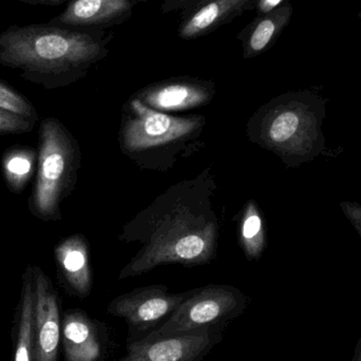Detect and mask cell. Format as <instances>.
I'll list each match as a JSON object with an SVG mask.
<instances>
[{"label": "cell", "mask_w": 361, "mask_h": 361, "mask_svg": "<svg viewBox=\"0 0 361 361\" xmlns=\"http://www.w3.org/2000/svg\"><path fill=\"white\" fill-rule=\"evenodd\" d=\"M114 36L110 30L12 25L0 33V66L47 89L67 86L107 57Z\"/></svg>", "instance_id": "cell-1"}, {"label": "cell", "mask_w": 361, "mask_h": 361, "mask_svg": "<svg viewBox=\"0 0 361 361\" xmlns=\"http://www.w3.org/2000/svg\"><path fill=\"white\" fill-rule=\"evenodd\" d=\"M37 164L30 210L40 220H59L61 200L74 182L78 152L73 137L56 118H44L40 124Z\"/></svg>", "instance_id": "cell-2"}, {"label": "cell", "mask_w": 361, "mask_h": 361, "mask_svg": "<svg viewBox=\"0 0 361 361\" xmlns=\"http://www.w3.org/2000/svg\"><path fill=\"white\" fill-rule=\"evenodd\" d=\"M214 223L177 219L157 235L145 252L123 269L120 279L142 275L166 263L197 265L207 262L214 254Z\"/></svg>", "instance_id": "cell-3"}, {"label": "cell", "mask_w": 361, "mask_h": 361, "mask_svg": "<svg viewBox=\"0 0 361 361\" xmlns=\"http://www.w3.org/2000/svg\"><path fill=\"white\" fill-rule=\"evenodd\" d=\"M248 305V297L233 286H204L190 290L171 317L154 331L162 335L222 332L227 324L243 314Z\"/></svg>", "instance_id": "cell-4"}, {"label": "cell", "mask_w": 361, "mask_h": 361, "mask_svg": "<svg viewBox=\"0 0 361 361\" xmlns=\"http://www.w3.org/2000/svg\"><path fill=\"white\" fill-rule=\"evenodd\" d=\"M189 294L190 292L171 294L165 286H145L116 297L108 305L107 311L109 315L126 322L129 337L135 339L143 333L149 334L166 322Z\"/></svg>", "instance_id": "cell-5"}, {"label": "cell", "mask_w": 361, "mask_h": 361, "mask_svg": "<svg viewBox=\"0 0 361 361\" xmlns=\"http://www.w3.org/2000/svg\"><path fill=\"white\" fill-rule=\"evenodd\" d=\"M222 339V332L162 335L154 330L128 341L126 355L118 361H203Z\"/></svg>", "instance_id": "cell-6"}, {"label": "cell", "mask_w": 361, "mask_h": 361, "mask_svg": "<svg viewBox=\"0 0 361 361\" xmlns=\"http://www.w3.org/2000/svg\"><path fill=\"white\" fill-rule=\"evenodd\" d=\"M133 116L123 130V145L130 152H141L178 141L199 128L203 120L199 118H175L161 114L133 99L130 103Z\"/></svg>", "instance_id": "cell-7"}, {"label": "cell", "mask_w": 361, "mask_h": 361, "mask_svg": "<svg viewBox=\"0 0 361 361\" xmlns=\"http://www.w3.org/2000/svg\"><path fill=\"white\" fill-rule=\"evenodd\" d=\"M61 345L65 361H106L111 347L109 330L82 310H68L61 317Z\"/></svg>", "instance_id": "cell-8"}, {"label": "cell", "mask_w": 361, "mask_h": 361, "mask_svg": "<svg viewBox=\"0 0 361 361\" xmlns=\"http://www.w3.org/2000/svg\"><path fill=\"white\" fill-rule=\"evenodd\" d=\"M36 349L34 361H59L61 341V303L50 278L33 267Z\"/></svg>", "instance_id": "cell-9"}, {"label": "cell", "mask_w": 361, "mask_h": 361, "mask_svg": "<svg viewBox=\"0 0 361 361\" xmlns=\"http://www.w3.org/2000/svg\"><path fill=\"white\" fill-rule=\"evenodd\" d=\"M148 0H71L51 25L75 29L110 30L133 16L139 4Z\"/></svg>", "instance_id": "cell-10"}, {"label": "cell", "mask_w": 361, "mask_h": 361, "mask_svg": "<svg viewBox=\"0 0 361 361\" xmlns=\"http://www.w3.org/2000/svg\"><path fill=\"white\" fill-rule=\"evenodd\" d=\"M214 93L212 82L176 78L146 87L137 93V97L152 109L180 110L207 104Z\"/></svg>", "instance_id": "cell-11"}, {"label": "cell", "mask_w": 361, "mask_h": 361, "mask_svg": "<svg viewBox=\"0 0 361 361\" xmlns=\"http://www.w3.org/2000/svg\"><path fill=\"white\" fill-rule=\"evenodd\" d=\"M254 8L255 0H201L182 11L178 36L187 42L204 37Z\"/></svg>", "instance_id": "cell-12"}, {"label": "cell", "mask_w": 361, "mask_h": 361, "mask_svg": "<svg viewBox=\"0 0 361 361\" xmlns=\"http://www.w3.org/2000/svg\"><path fill=\"white\" fill-rule=\"evenodd\" d=\"M55 258L66 288L78 298H87L92 288L88 245L82 235L67 238L55 248Z\"/></svg>", "instance_id": "cell-13"}, {"label": "cell", "mask_w": 361, "mask_h": 361, "mask_svg": "<svg viewBox=\"0 0 361 361\" xmlns=\"http://www.w3.org/2000/svg\"><path fill=\"white\" fill-rule=\"evenodd\" d=\"M13 361L35 360V292L33 267L23 275L20 298L13 322Z\"/></svg>", "instance_id": "cell-14"}, {"label": "cell", "mask_w": 361, "mask_h": 361, "mask_svg": "<svg viewBox=\"0 0 361 361\" xmlns=\"http://www.w3.org/2000/svg\"><path fill=\"white\" fill-rule=\"evenodd\" d=\"M292 14V4L286 2L267 14L257 15L238 33L243 49L242 57L250 59L267 52L290 23Z\"/></svg>", "instance_id": "cell-15"}, {"label": "cell", "mask_w": 361, "mask_h": 361, "mask_svg": "<svg viewBox=\"0 0 361 361\" xmlns=\"http://www.w3.org/2000/svg\"><path fill=\"white\" fill-rule=\"evenodd\" d=\"M275 109L265 122L267 145L280 150L298 147L307 128L303 112L295 105L280 106Z\"/></svg>", "instance_id": "cell-16"}, {"label": "cell", "mask_w": 361, "mask_h": 361, "mask_svg": "<svg viewBox=\"0 0 361 361\" xmlns=\"http://www.w3.org/2000/svg\"><path fill=\"white\" fill-rule=\"evenodd\" d=\"M36 152L30 148H13L4 157V178L13 192H20L31 179L35 166Z\"/></svg>", "instance_id": "cell-17"}, {"label": "cell", "mask_w": 361, "mask_h": 361, "mask_svg": "<svg viewBox=\"0 0 361 361\" xmlns=\"http://www.w3.org/2000/svg\"><path fill=\"white\" fill-rule=\"evenodd\" d=\"M241 240L247 258L258 259L264 248L265 233L260 212L252 202L247 204L244 212Z\"/></svg>", "instance_id": "cell-18"}, {"label": "cell", "mask_w": 361, "mask_h": 361, "mask_svg": "<svg viewBox=\"0 0 361 361\" xmlns=\"http://www.w3.org/2000/svg\"><path fill=\"white\" fill-rule=\"evenodd\" d=\"M0 108L20 114L31 120H37L34 106L20 93L0 80Z\"/></svg>", "instance_id": "cell-19"}, {"label": "cell", "mask_w": 361, "mask_h": 361, "mask_svg": "<svg viewBox=\"0 0 361 361\" xmlns=\"http://www.w3.org/2000/svg\"><path fill=\"white\" fill-rule=\"evenodd\" d=\"M34 124L35 121L31 118L0 108V135L29 133L33 128Z\"/></svg>", "instance_id": "cell-20"}, {"label": "cell", "mask_w": 361, "mask_h": 361, "mask_svg": "<svg viewBox=\"0 0 361 361\" xmlns=\"http://www.w3.org/2000/svg\"><path fill=\"white\" fill-rule=\"evenodd\" d=\"M199 1L201 0H162L161 11L163 14H169L176 11H184L195 6Z\"/></svg>", "instance_id": "cell-21"}, {"label": "cell", "mask_w": 361, "mask_h": 361, "mask_svg": "<svg viewBox=\"0 0 361 361\" xmlns=\"http://www.w3.org/2000/svg\"><path fill=\"white\" fill-rule=\"evenodd\" d=\"M341 207H343L345 216L351 221L352 224L357 229L361 235V206L360 204L345 202L341 204Z\"/></svg>", "instance_id": "cell-22"}, {"label": "cell", "mask_w": 361, "mask_h": 361, "mask_svg": "<svg viewBox=\"0 0 361 361\" xmlns=\"http://www.w3.org/2000/svg\"><path fill=\"white\" fill-rule=\"evenodd\" d=\"M286 2L288 1L286 0H255L254 10H256L257 15L267 14Z\"/></svg>", "instance_id": "cell-23"}, {"label": "cell", "mask_w": 361, "mask_h": 361, "mask_svg": "<svg viewBox=\"0 0 361 361\" xmlns=\"http://www.w3.org/2000/svg\"><path fill=\"white\" fill-rule=\"evenodd\" d=\"M21 1L27 2V4H47V6H59V4H65L71 0H21Z\"/></svg>", "instance_id": "cell-24"}]
</instances>
